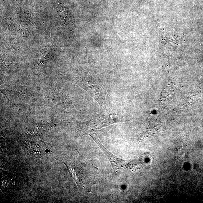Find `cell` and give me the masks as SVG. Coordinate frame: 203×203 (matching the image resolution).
<instances>
[{"mask_svg":"<svg viewBox=\"0 0 203 203\" xmlns=\"http://www.w3.org/2000/svg\"><path fill=\"white\" fill-rule=\"evenodd\" d=\"M97 145L102 149L105 154L107 156L111 163L113 170L116 172H119L125 166V161L122 159L117 158L106 149L105 147L101 143L100 140L95 135H90Z\"/></svg>","mask_w":203,"mask_h":203,"instance_id":"cell-2","label":"cell"},{"mask_svg":"<svg viewBox=\"0 0 203 203\" xmlns=\"http://www.w3.org/2000/svg\"><path fill=\"white\" fill-rule=\"evenodd\" d=\"M87 91L99 104H103L106 100V93L96 80L90 78L87 80Z\"/></svg>","mask_w":203,"mask_h":203,"instance_id":"cell-1","label":"cell"}]
</instances>
